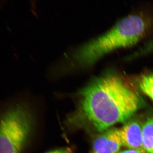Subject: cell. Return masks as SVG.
Returning a JSON list of instances; mask_svg holds the SVG:
<instances>
[{
  "mask_svg": "<svg viewBox=\"0 0 153 153\" xmlns=\"http://www.w3.org/2000/svg\"><path fill=\"white\" fill-rule=\"evenodd\" d=\"M118 153H145L140 151L135 150L128 149L126 150L120 151Z\"/></svg>",
  "mask_w": 153,
  "mask_h": 153,
  "instance_id": "cell-10",
  "label": "cell"
},
{
  "mask_svg": "<svg viewBox=\"0 0 153 153\" xmlns=\"http://www.w3.org/2000/svg\"><path fill=\"white\" fill-rule=\"evenodd\" d=\"M152 24L150 19L143 15L124 17L104 34L74 51L71 65L74 68L88 67L108 52L132 46L146 36Z\"/></svg>",
  "mask_w": 153,
  "mask_h": 153,
  "instance_id": "cell-2",
  "label": "cell"
},
{
  "mask_svg": "<svg viewBox=\"0 0 153 153\" xmlns=\"http://www.w3.org/2000/svg\"><path fill=\"white\" fill-rule=\"evenodd\" d=\"M119 128H110L100 134L94 141V153H118L123 146Z\"/></svg>",
  "mask_w": 153,
  "mask_h": 153,
  "instance_id": "cell-4",
  "label": "cell"
},
{
  "mask_svg": "<svg viewBox=\"0 0 153 153\" xmlns=\"http://www.w3.org/2000/svg\"><path fill=\"white\" fill-rule=\"evenodd\" d=\"M153 51V39L148 41L142 47L140 48L137 52H134L131 55V57H135L140 56V55H144L149 52Z\"/></svg>",
  "mask_w": 153,
  "mask_h": 153,
  "instance_id": "cell-8",
  "label": "cell"
},
{
  "mask_svg": "<svg viewBox=\"0 0 153 153\" xmlns=\"http://www.w3.org/2000/svg\"><path fill=\"white\" fill-rule=\"evenodd\" d=\"M143 146L146 153H153V116L147 119L142 125Z\"/></svg>",
  "mask_w": 153,
  "mask_h": 153,
  "instance_id": "cell-6",
  "label": "cell"
},
{
  "mask_svg": "<svg viewBox=\"0 0 153 153\" xmlns=\"http://www.w3.org/2000/svg\"><path fill=\"white\" fill-rule=\"evenodd\" d=\"M46 153H72V152L70 148H64L50 151Z\"/></svg>",
  "mask_w": 153,
  "mask_h": 153,
  "instance_id": "cell-9",
  "label": "cell"
},
{
  "mask_svg": "<svg viewBox=\"0 0 153 153\" xmlns=\"http://www.w3.org/2000/svg\"><path fill=\"white\" fill-rule=\"evenodd\" d=\"M32 127L31 114L24 105L4 110L0 114V153H22Z\"/></svg>",
  "mask_w": 153,
  "mask_h": 153,
  "instance_id": "cell-3",
  "label": "cell"
},
{
  "mask_svg": "<svg viewBox=\"0 0 153 153\" xmlns=\"http://www.w3.org/2000/svg\"><path fill=\"white\" fill-rule=\"evenodd\" d=\"M137 82L140 90L153 100V73L141 75Z\"/></svg>",
  "mask_w": 153,
  "mask_h": 153,
  "instance_id": "cell-7",
  "label": "cell"
},
{
  "mask_svg": "<svg viewBox=\"0 0 153 153\" xmlns=\"http://www.w3.org/2000/svg\"><path fill=\"white\" fill-rule=\"evenodd\" d=\"M91 153H94L93 152H92Z\"/></svg>",
  "mask_w": 153,
  "mask_h": 153,
  "instance_id": "cell-11",
  "label": "cell"
},
{
  "mask_svg": "<svg viewBox=\"0 0 153 153\" xmlns=\"http://www.w3.org/2000/svg\"><path fill=\"white\" fill-rule=\"evenodd\" d=\"M79 102L68 122L76 128L102 132L128 121L142 105L139 94L122 77L107 72L96 77L78 93Z\"/></svg>",
  "mask_w": 153,
  "mask_h": 153,
  "instance_id": "cell-1",
  "label": "cell"
},
{
  "mask_svg": "<svg viewBox=\"0 0 153 153\" xmlns=\"http://www.w3.org/2000/svg\"><path fill=\"white\" fill-rule=\"evenodd\" d=\"M119 130L123 146L129 149L145 153L143 146L142 126L137 120L128 121Z\"/></svg>",
  "mask_w": 153,
  "mask_h": 153,
  "instance_id": "cell-5",
  "label": "cell"
}]
</instances>
